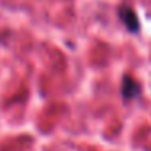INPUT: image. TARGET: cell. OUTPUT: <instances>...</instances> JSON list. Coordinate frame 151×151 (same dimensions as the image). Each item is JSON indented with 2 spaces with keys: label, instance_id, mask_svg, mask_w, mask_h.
Returning a JSON list of instances; mask_svg holds the SVG:
<instances>
[{
  "label": "cell",
  "instance_id": "7a4b0ae2",
  "mask_svg": "<svg viewBox=\"0 0 151 151\" xmlns=\"http://www.w3.org/2000/svg\"><path fill=\"white\" fill-rule=\"evenodd\" d=\"M122 94L125 99H133L140 94V85L130 76L124 78V85H122Z\"/></svg>",
  "mask_w": 151,
  "mask_h": 151
},
{
  "label": "cell",
  "instance_id": "6da1fadb",
  "mask_svg": "<svg viewBox=\"0 0 151 151\" xmlns=\"http://www.w3.org/2000/svg\"><path fill=\"white\" fill-rule=\"evenodd\" d=\"M119 17H120L122 23H124L130 31H138V28H140V23H138L137 13H135L133 8L127 7V5H122V7L119 8Z\"/></svg>",
  "mask_w": 151,
  "mask_h": 151
}]
</instances>
